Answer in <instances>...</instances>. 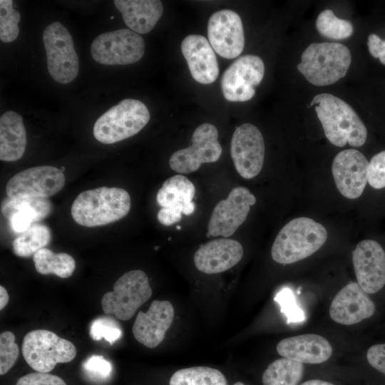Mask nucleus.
<instances>
[{
    "instance_id": "f257e3e1",
    "label": "nucleus",
    "mask_w": 385,
    "mask_h": 385,
    "mask_svg": "<svg viewBox=\"0 0 385 385\" xmlns=\"http://www.w3.org/2000/svg\"><path fill=\"white\" fill-rule=\"evenodd\" d=\"M318 119L329 141L337 147L363 145L367 130L354 111L344 101L330 93H319L312 100Z\"/></svg>"
},
{
    "instance_id": "f03ea898",
    "label": "nucleus",
    "mask_w": 385,
    "mask_h": 385,
    "mask_svg": "<svg viewBox=\"0 0 385 385\" xmlns=\"http://www.w3.org/2000/svg\"><path fill=\"white\" fill-rule=\"evenodd\" d=\"M130 208V197L125 190L100 187L79 193L71 205V213L80 225L93 227L122 219Z\"/></svg>"
},
{
    "instance_id": "7ed1b4c3",
    "label": "nucleus",
    "mask_w": 385,
    "mask_h": 385,
    "mask_svg": "<svg viewBox=\"0 0 385 385\" xmlns=\"http://www.w3.org/2000/svg\"><path fill=\"white\" fill-rule=\"evenodd\" d=\"M326 228L305 217L287 222L277 234L271 249L272 259L282 265L304 260L316 252L326 242Z\"/></svg>"
},
{
    "instance_id": "20e7f679",
    "label": "nucleus",
    "mask_w": 385,
    "mask_h": 385,
    "mask_svg": "<svg viewBox=\"0 0 385 385\" xmlns=\"http://www.w3.org/2000/svg\"><path fill=\"white\" fill-rule=\"evenodd\" d=\"M351 61L349 48L339 43H312L303 51L298 71L312 84L324 86L345 76Z\"/></svg>"
},
{
    "instance_id": "39448f33",
    "label": "nucleus",
    "mask_w": 385,
    "mask_h": 385,
    "mask_svg": "<svg viewBox=\"0 0 385 385\" xmlns=\"http://www.w3.org/2000/svg\"><path fill=\"white\" fill-rule=\"evenodd\" d=\"M150 117V112L143 102L126 98L96 120L93 135L102 143H115L139 133L147 125Z\"/></svg>"
},
{
    "instance_id": "423d86ee",
    "label": "nucleus",
    "mask_w": 385,
    "mask_h": 385,
    "mask_svg": "<svg viewBox=\"0 0 385 385\" xmlns=\"http://www.w3.org/2000/svg\"><path fill=\"white\" fill-rule=\"evenodd\" d=\"M27 364L38 372L48 373L58 363H67L76 355V349L70 341L46 329L28 332L21 346Z\"/></svg>"
},
{
    "instance_id": "0eeeda50",
    "label": "nucleus",
    "mask_w": 385,
    "mask_h": 385,
    "mask_svg": "<svg viewBox=\"0 0 385 385\" xmlns=\"http://www.w3.org/2000/svg\"><path fill=\"white\" fill-rule=\"evenodd\" d=\"M152 295L146 274L140 270L127 272L113 285V291L106 292L101 299L106 314H113L120 320H128L137 309Z\"/></svg>"
},
{
    "instance_id": "6e6552de",
    "label": "nucleus",
    "mask_w": 385,
    "mask_h": 385,
    "mask_svg": "<svg viewBox=\"0 0 385 385\" xmlns=\"http://www.w3.org/2000/svg\"><path fill=\"white\" fill-rule=\"evenodd\" d=\"M43 42L51 78L61 84L73 81L78 73L79 60L68 29L58 21L50 24L43 30Z\"/></svg>"
},
{
    "instance_id": "1a4fd4ad",
    "label": "nucleus",
    "mask_w": 385,
    "mask_h": 385,
    "mask_svg": "<svg viewBox=\"0 0 385 385\" xmlns=\"http://www.w3.org/2000/svg\"><path fill=\"white\" fill-rule=\"evenodd\" d=\"M144 53V39L129 29L103 33L91 46L93 60L107 66L135 63L141 59Z\"/></svg>"
},
{
    "instance_id": "9d476101",
    "label": "nucleus",
    "mask_w": 385,
    "mask_h": 385,
    "mask_svg": "<svg viewBox=\"0 0 385 385\" xmlns=\"http://www.w3.org/2000/svg\"><path fill=\"white\" fill-rule=\"evenodd\" d=\"M65 182L60 169L49 165L36 166L11 177L6 192L9 198L14 200L46 198L60 192Z\"/></svg>"
},
{
    "instance_id": "9b49d317",
    "label": "nucleus",
    "mask_w": 385,
    "mask_h": 385,
    "mask_svg": "<svg viewBox=\"0 0 385 385\" xmlns=\"http://www.w3.org/2000/svg\"><path fill=\"white\" fill-rule=\"evenodd\" d=\"M192 144L175 151L169 160L170 168L178 173L195 172L202 163H215L222 154L216 127L209 123L199 125L192 135Z\"/></svg>"
},
{
    "instance_id": "f8f14e48",
    "label": "nucleus",
    "mask_w": 385,
    "mask_h": 385,
    "mask_svg": "<svg viewBox=\"0 0 385 385\" xmlns=\"http://www.w3.org/2000/svg\"><path fill=\"white\" fill-rule=\"evenodd\" d=\"M265 74V64L255 55H245L235 60L223 73L221 88L224 98L232 102L250 100Z\"/></svg>"
},
{
    "instance_id": "ddd939ff",
    "label": "nucleus",
    "mask_w": 385,
    "mask_h": 385,
    "mask_svg": "<svg viewBox=\"0 0 385 385\" xmlns=\"http://www.w3.org/2000/svg\"><path fill=\"white\" fill-rule=\"evenodd\" d=\"M256 197L245 187H236L227 197L214 207L207 225V237L232 235L245 221Z\"/></svg>"
},
{
    "instance_id": "4468645a",
    "label": "nucleus",
    "mask_w": 385,
    "mask_h": 385,
    "mask_svg": "<svg viewBox=\"0 0 385 385\" xmlns=\"http://www.w3.org/2000/svg\"><path fill=\"white\" fill-rule=\"evenodd\" d=\"M230 154L237 172L245 179H251L261 171L265 158V143L260 130L247 123L235 130Z\"/></svg>"
},
{
    "instance_id": "2eb2a0df",
    "label": "nucleus",
    "mask_w": 385,
    "mask_h": 385,
    "mask_svg": "<svg viewBox=\"0 0 385 385\" xmlns=\"http://www.w3.org/2000/svg\"><path fill=\"white\" fill-rule=\"evenodd\" d=\"M195 193L193 183L183 175L168 178L158 190L156 200L161 209L158 212L159 222L170 226L180 220L182 214L191 215L195 208L192 201Z\"/></svg>"
},
{
    "instance_id": "dca6fc26",
    "label": "nucleus",
    "mask_w": 385,
    "mask_h": 385,
    "mask_svg": "<svg viewBox=\"0 0 385 385\" xmlns=\"http://www.w3.org/2000/svg\"><path fill=\"white\" fill-rule=\"evenodd\" d=\"M209 42L215 51L227 59L237 57L245 46V36L240 16L230 9L213 13L207 24Z\"/></svg>"
},
{
    "instance_id": "f3484780",
    "label": "nucleus",
    "mask_w": 385,
    "mask_h": 385,
    "mask_svg": "<svg viewBox=\"0 0 385 385\" xmlns=\"http://www.w3.org/2000/svg\"><path fill=\"white\" fill-rule=\"evenodd\" d=\"M357 283L367 294H375L385 285V252L373 240L359 242L352 252Z\"/></svg>"
},
{
    "instance_id": "a211bd4d",
    "label": "nucleus",
    "mask_w": 385,
    "mask_h": 385,
    "mask_svg": "<svg viewBox=\"0 0 385 385\" xmlns=\"http://www.w3.org/2000/svg\"><path fill=\"white\" fill-rule=\"evenodd\" d=\"M369 162L359 150L347 149L334 158L332 172L339 192L349 199L359 197L368 182Z\"/></svg>"
},
{
    "instance_id": "6ab92c4d",
    "label": "nucleus",
    "mask_w": 385,
    "mask_h": 385,
    "mask_svg": "<svg viewBox=\"0 0 385 385\" xmlns=\"http://www.w3.org/2000/svg\"><path fill=\"white\" fill-rule=\"evenodd\" d=\"M376 311L372 299L357 282L346 284L334 297L329 316L335 322L352 325L370 318Z\"/></svg>"
},
{
    "instance_id": "aec40b11",
    "label": "nucleus",
    "mask_w": 385,
    "mask_h": 385,
    "mask_svg": "<svg viewBox=\"0 0 385 385\" xmlns=\"http://www.w3.org/2000/svg\"><path fill=\"white\" fill-rule=\"evenodd\" d=\"M175 315L174 307L167 300H153L146 312L140 311L133 325L135 339L148 348H155L164 339Z\"/></svg>"
},
{
    "instance_id": "412c9836",
    "label": "nucleus",
    "mask_w": 385,
    "mask_h": 385,
    "mask_svg": "<svg viewBox=\"0 0 385 385\" xmlns=\"http://www.w3.org/2000/svg\"><path fill=\"white\" fill-rule=\"evenodd\" d=\"M243 247L237 240L220 238L200 246L194 255L196 268L205 274L225 272L242 258Z\"/></svg>"
},
{
    "instance_id": "4be33fe9",
    "label": "nucleus",
    "mask_w": 385,
    "mask_h": 385,
    "mask_svg": "<svg viewBox=\"0 0 385 385\" xmlns=\"http://www.w3.org/2000/svg\"><path fill=\"white\" fill-rule=\"evenodd\" d=\"M181 51L185 58L192 77L202 84L216 81L219 66L214 49L207 39L201 36H187L181 43Z\"/></svg>"
},
{
    "instance_id": "5701e85b",
    "label": "nucleus",
    "mask_w": 385,
    "mask_h": 385,
    "mask_svg": "<svg viewBox=\"0 0 385 385\" xmlns=\"http://www.w3.org/2000/svg\"><path fill=\"white\" fill-rule=\"evenodd\" d=\"M277 351L284 358L302 364H317L329 359L332 347L322 336L306 334L281 340L277 345Z\"/></svg>"
},
{
    "instance_id": "b1692460",
    "label": "nucleus",
    "mask_w": 385,
    "mask_h": 385,
    "mask_svg": "<svg viewBox=\"0 0 385 385\" xmlns=\"http://www.w3.org/2000/svg\"><path fill=\"white\" fill-rule=\"evenodd\" d=\"M113 3L125 25L137 34L149 33L163 13V5L159 0H115Z\"/></svg>"
},
{
    "instance_id": "393cba45",
    "label": "nucleus",
    "mask_w": 385,
    "mask_h": 385,
    "mask_svg": "<svg viewBox=\"0 0 385 385\" xmlns=\"http://www.w3.org/2000/svg\"><path fill=\"white\" fill-rule=\"evenodd\" d=\"M26 142L22 116L13 111L4 113L0 118V160L13 162L20 159Z\"/></svg>"
},
{
    "instance_id": "a878e982",
    "label": "nucleus",
    "mask_w": 385,
    "mask_h": 385,
    "mask_svg": "<svg viewBox=\"0 0 385 385\" xmlns=\"http://www.w3.org/2000/svg\"><path fill=\"white\" fill-rule=\"evenodd\" d=\"M43 199L14 200L8 197L2 204L1 212L9 219L15 232L21 234L48 214L50 205Z\"/></svg>"
},
{
    "instance_id": "bb28decb",
    "label": "nucleus",
    "mask_w": 385,
    "mask_h": 385,
    "mask_svg": "<svg viewBox=\"0 0 385 385\" xmlns=\"http://www.w3.org/2000/svg\"><path fill=\"white\" fill-rule=\"evenodd\" d=\"M33 260L38 273L53 274L61 278L71 277L76 268V262L71 255L65 252L55 253L45 247L34 254Z\"/></svg>"
},
{
    "instance_id": "cd10ccee",
    "label": "nucleus",
    "mask_w": 385,
    "mask_h": 385,
    "mask_svg": "<svg viewBox=\"0 0 385 385\" xmlns=\"http://www.w3.org/2000/svg\"><path fill=\"white\" fill-rule=\"evenodd\" d=\"M303 372L302 363L283 357L269 364L262 381L263 385H297Z\"/></svg>"
},
{
    "instance_id": "c85d7f7f",
    "label": "nucleus",
    "mask_w": 385,
    "mask_h": 385,
    "mask_svg": "<svg viewBox=\"0 0 385 385\" xmlns=\"http://www.w3.org/2000/svg\"><path fill=\"white\" fill-rule=\"evenodd\" d=\"M169 385H227V383L220 370L198 366L176 371L170 377Z\"/></svg>"
},
{
    "instance_id": "c756f323",
    "label": "nucleus",
    "mask_w": 385,
    "mask_h": 385,
    "mask_svg": "<svg viewBox=\"0 0 385 385\" xmlns=\"http://www.w3.org/2000/svg\"><path fill=\"white\" fill-rule=\"evenodd\" d=\"M51 230L46 225L34 223L13 241L14 253L21 257L34 255L51 240Z\"/></svg>"
},
{
    "instance_id": "7c9ffc66",
    "label": "nucleus",
    "mask_w": 385,
    "mask_h": 385,
    "mask_svg": "<svg viewBox=\"0 0 385 385\" xmlns=\"http://www.w3.org/2000/svg\"><path fill=\"white\" fill-rule=\"evenodd\" d=\"M316 27L321 35L334 40L346 39L354 31L350 21L337 17L331 9H325L319 14Z\"/></svg>"
},
{
    "instance_id": "2f4dec72",
    "label": "nucleus",
    "mask_w": 385,
    "mask_h": 385,
    "mask_svg": "<svg viewBox=\"0 0 385 385\" xmlns=\"http://www.w3.org/2000/svg\"><path fill=\"white\" fill-rule=\"evenodd\" d=\"M13 3L12 0L0 1V39L4 43L15 41L19 34L21 15Z\"/></svg>"
},
{
    "instance_id": "473e14b6",
    "label": "nucleus",
    "mask_w": 385,
    "mask_h": 385,
    "mask_svg": "<svg viewBox=\"0 0 385 385\" xmlns=\"http://www.w3.org/2000/svg\"><path fill=\"white\" fill-rule=\"evenodd\" d=\"M89 334L93 340L105 339L111 345L120 338L122 330L119 323L113 317L101 316L91 322Z\"/></svg>"
},
{
    "instance_id": "72a5a7b5",
    "label": "nucleus",
    "mask_w": 385,
    "mask_h": 385,
    "mask_svg": "<svg viewBox=\"0 0 385 385\" xmlns=\"http://www.w3.org/2000/svg\"><path fill=\"white\" fill-rule=\"evenodd\" d=\"M19 354L15 336L9 331L0 335V374H5L15 364Z\"/></svg>"
},
{
    "instance_id": "f704fd0d",
    "label": "nucleus",
    "mask_w": 385,
    "mask_h": 385,
    "mask_svg": "<svg viewBox=\"0 0 385 385\" xmlns=\"http://www.w3.org/2000/svg\"><path fill=\"white\" fill-rule=\"evenodd\" d=\"M86 375L94 381H107L113 371L112 364L101 355H92L82 364Z\"/></svg>"
},
{
    "instance_id": "c9c22d12",
    "label": "nucleus",
    "mask_w": 385,
    "mask_h": 385,
    "mask_svg": "<svg viewBox=\"0 0 385 385\" xmlns=\"http://www.w3.org/2000/svg\"><path fill=\"white\" fill-rule=\"evenodd\" d=\"M368 183L375 189L385 188V150L374 155L369 163Z\"/></svg>"
},
{
    "instance_id": "e433bc0d",
    "label": "nucleus",
    "mask_w": 385,
    "mask_h": 385,
    "mask_svg": "<svg viewBox=\"0 0 385 385\" xmlns=\"http://www.w3.org/2000/svg\"><path fill=\"white\" fill-rule=\"evenodd\" d=\"M16 385H66V384L58 376L36 371L21 377Z\"/></svg>"
},
{
    "instance_id": "4c0bfd02",
    "label": "nucleus",
    "mask_w": 385,
    "mask_h": 385,
    "mask_svg": "<svg viewBox=\"0 0 385 385\" xmlns=\"http://www.w3.org/2000/svg\"><path fill=\"white\" fill-rule=\"evenodd\" d=\"M366 359L370 366L385 375V343L370 346L366 352Z\"/></svg>"
},
{
    "instance_id": "58836bf2",
    "label": "nucleus",
    "mask_w": 385,
    "mask_h": 385,
    "mask_svg": "<svg viewBox=\"0 0 385 385\" xmlns=\"http://www.w3.org/2000/svg\"><path fill=\"white\" fill-rule=\"evenodd\" d=\"M369 53L374 58H378L385 65V40H382L376 34H371L367 42Z\"/></svg>"
},
{
    "instance_id": "ea45409f",
    "label": "nucleus",
    "mask_w": 385,
    "mask_h": 385,
    "mask_svg": "<svg viewBox=\"0 0 385 385\" xmlns=\"http://www.w3.org/2000/svg\"><path fill=\"white\" fill-rule=\"evenodd\" d=\"M9 297L7 291L3 286H0V309H3L9 302Z\"/></svg>"
},
{
    "instance_id": "a19ab883",
    "label": "nucleus",
    "mask_w": 385,
    "mask_h": 385,
    "mask_svg": "<svg viewBox=\"0 0 385 385\" xmlns=\"http://www.w3.org/2000/svg\"><path fill=\"white\" fill-rule=\"evenodd\" d=\"M301 385H334L333 384L320 379H312L304 381Z\"/></svg>"
},
{
    "instance_id": "79ce46f5",
    "label": "nucleus",
    "mask_w": 385,
    "mask_h": 385,
    "mask_svg": "<svg viewBox=\"0 0 385 385\" xmlns=\"http://www.w3.org/2000/svg\"><path fill=\"white\" fill-rule=\"evenodd\" d=\"M232 385H247V384H245L241 381H237V382H235L234 384Z\"/></svg>"
},
{
    "instance_id": "37998d69",
    "label": "nucleus",
    "mask_w": 385,
    "mask_h": 385,
    "mask_svg": "<svg viewBox=\"0 0 385 385\" xmlns=\"http://www.w3.org/2000/svg\"><path fill=\"white\" fill-rule=\"evenodd\" d=\"M176 228H177L178 230L181 229V227H180V226H177Z\"/></svg>"
},
{
    "instance_id": "c03bdc74",
    "label": "nucleus",
    "mask_w": 385,
    "mask_h": 385,
    "mask_svg": "<svg viewBox=\"0 0 385 385\" xmlns=\"http://www.w3.org/2000/svg\"><path fill=\"white\" fill-rule=\"evenodd\" d=\"M158 247H155V250H158Z\"/></svg>"
}]
</instances>
